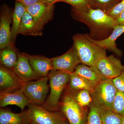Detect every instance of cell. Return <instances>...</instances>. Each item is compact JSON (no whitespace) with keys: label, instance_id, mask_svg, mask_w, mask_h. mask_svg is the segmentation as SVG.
<instances>
[{"label":"cell","instance_id":"obj_32","mask_svg":"<svg viewBox=\"0 0 124 124\" xmlns=\"http://www.w3.org/2000/svg\"><path fill=\"white\" fill-rule=\"evenodd\" d=\"M124 25V10L115 20V27L117 26Z\"/></svg>","mask_w":124,"mask_h":124},{"label":"cell","instance_id":"obj_21","mask_svg":"<svg viewBox=\"0 0 124 124\" xmlns=\"http://www.w3.org/2000/svg\"><path fill=\"white\" fill-rule=\"evenodd\" d=\"M18 52L14 44L11 43L0 51L1 65L13 70L18 59Z\"/></svg>","mask_w":124,"mask_h":124},{"label":"cell","instance_id":"obj_18","mask_svg":"<svg viewBox=\"0 0 124 124\" xmlns=\"http://www.w3.org/2000/svg\"><path fill=\"white\" fill-rule=\"evenodd\" d=\"M72 73L84 78L96 84L107 79L102 75L96 67L89 66L82 63L78 65Z\"/></svg>","mask_w":124,"mask_h":124},{"label":"cell","instance_id":"obj_14","mask_svg":"<svg viewBox=\"0 0 124 124\" xmlns=\"http://www.w3.org/2000/svg\"><path fill=\"white\" fill-rule=\"evenodd\" d=\"M31 103L22 88L11 93L0 92V108L8 105H15L20 108L22 111L25 107Z\"/></svg>","mask_w":124,"mask_h":124},{"label":"cell","instance_id":"obj_7","mask_svg":"<svg viewBox=\"0 0 124 124\" xmlns=\"http://www.w3.org/2000/svg\"><path fill=\"white\" fill-rule=\"evenodd\" d=\"M28 110L32 121L38 124H69L60 111H50L41 105L31 103Z\"/></svg>","mask_w":124,"mask_h":124},{"label":"cell","instance_id":"obj_22","mask_svg":"<svg viewBox=\"0 0 124 124\" xmlns=\"http://www.w3.org/2000/svg\"><path fill=\"white\" fill-rule=\"evenodd\" d=\"M69 83L68 86L72 90H87L90 92L93 91L97 85L84 78L73 73L71 74Z\"/></svg>","mask_w":124,"mask_h":124},{"label":"cell","instance_id":"obj_19","mask_svg":"<svg viewBox=\"0 0 124 124\" xmlns=\"http://www.w3.org/2000/svg\"><path fill=\"white\" fill-rule=\"evenodd\" d=\"M24 35L40 36L42 35L33 17L26 10L23 17L18 32Z\"/></svg>","mask_w":124,"mask_h":124},{"label":"cell","instance_id":"obj_24","mask_svg":"<svg viewBox=\"0 0 124 124\" xmlns=\"http://www.w3.org/2000/svg\"><path fill=\"white\" fill-rule=\"evenodd\" d=\"M90 7L101 10L105 13L110 10L121 0H89Z\"/></svg>","mask_w":124,"mask_h":124},{"label":"cell","instance_id":"obj_2","mask_svg":"<svg viewBox=\"0 0 124 124\" xmlns=\"http://www.w3.org/2000/svg\"><path fill=\"white\" fill-rule=\"evenodd\" d=\"M72 39L73 45L82 64L95 66L100 59L107 56L106 50L89 40L85 34H75Z\"/></svg>","mask_w":124,"mask_h":124},{"label":"cell","instance_id":"obj_33","mask_svg":"<svg viewBox=\"0 0 124 124\" xmlns=\"http://www.w3.org/2000/svg\"><path fill=\"white\" fill-rule=\"evenodd\" d=\"M61 0H41L42 2L49 5H53L57 2H60Z\"/></svg>","mask_w":124,"mask_h":124},{"label":"cell","instance_id":"obj_10","mask_svg":"<svg viewBox=\"0 0 124 124\" xmlns=\"http://www.w3.org/2000/svg\"><path fill=\"white\" fill-rule=\"evenodd\" d=\"M95 67L106 78L112 79L124 70L121 61L113 55L106 56L100 59Z\"/></svg>","mask_w":124,"mask_h":124},{"label":"cell","instance_id":"obj_12","mask_svg":"<svg viewBox=\"0 0 124 124\" xmlns=\"http://www.w3.org/2000/svg\"><path fill=\"white\" fill-rule=\"evenodd\" d=\"M13 12L5 5L2 6L0 14V49H2L11 42V28Z\"/></svg>","mask_w":124,"mask_h":124},{"label":"cell","instance_id":"obj_27","mask_svg":"<svg viewBox=\"0 0 124 124\" xmlns=\"http://www.w3.org/2000/svg\"><path fill=\"white\" fill-rule=\"evenodd\" d=\"M112 110L122 116H124V92L117 91Z\"/></svg>","mask_w":124,"mask_h":124},{"label":"cell","instance_id":"obj_3","mask_svg":"<svg viewBox=\"0 0 124 124\" xmlns=\"http://www.w3.org/2000/svg\"><path fill=\"white\" fill-rule=\"evenodd\" d=\"M71 74L53 70L48 77L50 92L42 106L50 111H59L60 98L70 81Z\"/></svg>","mask_w":124,"mask_h":124},{"label":"cell","instance_id":"obj_1","mask_svg":"<svg viewBox=\"0 0 124 124\" xmlns=\"http://www.w3.org/2000/svg\"><path fill=\"white\" fill-rule=\"evenodd\" d=\"M72 17L77 21L87 25L90 32L89 37L100 40L107 38L115 28V19L104 11L91 7L85 9L72 7Z\"/></svg>","mask_w":124,"mask_h":124},{"label":"cell","instance_id":"obj_8","mask_svg":"<svg viewBox=\"0 0 124 124\" xmlns=\"http://www.w3.org/2000/svg\"><path fill=\"white\" fill-rule=\"evenodd\" d=\"M53 70L72 74L81 62L74 46L62 55L51 58Z\"/></svg>","mask_w":124,"mask_h":124},{"label":"cell","instance_id":"obj_34","mask_svg":"<svg viewBox=\"0 0 124 124\" xmlns=\"http://www.w3.org/2000/svg\"><path fill=\"white\" fill-rule=\"evenodd\" d=\"M122 124H124V116H122Z\"/></svg>","mask_w":124,"mask_h":124},{"label":"cell","instance_id":"obj_35","mask_svg":"<svg viewBox=\"0 0 124 124\" xmlns=\"http://www.w3.org/2000/svg\"><path fill=\"white\" fill-rule=\"evenodd\" d=\"M31 124H37V123H35V122H32Z\"/></svg>","mask_w":124,"mask_h":124},{"label":"cell","instance_id":"obj_6","mask_svg":"<svg viewBox=\"0 0 124 124\" xmlns=\"http://www.w3.org/2000/svg\"><path fill=\"white\" fill-rule=\"evenodd\" d=\"M49 82L48 77L46 76L24 83L22 89L31 103L41 106L44 104L50 89Z\"/></svg>","mask_w":124,"mask_h":124},{"label":"cell","instance_id":"obj_15","mask_svg":"<svg viewBox=\"0 0 124 124\" xmlns=\"http://www.w3.org/2000/svg\"><path fill=\"white\" fill-rule=\"evenodd\" d=\"M124 33V25L117 26L115 28L112 32L107 38L100 40L93 39L89 37L88 34H85L86 38L91 42L106 50L112 51L115 54L120 57L122 52L116 46V40L120 36Z\"/></svg>","mask_w":124,"mask_h":124},{"label":"cell","instance_id":"obj_36","mask_svg":"<svg viewBox=\"0 0 124 124\" xmlns=\"http://www.w3.org/2000/svg\"></svg>","mask_w":124,"mask_h":124},{"label":"cell","instance_id":"obj_5","mask_svg":"<svg viewBox=\"0 0 124 124\" xmlns=\"http://www.w3.org/2000/svg\"><path fill=\"white\" fill-rule=\"evenodd\" d=\"M117 91L112 79L102 80L90 92L92 103L99 110L107 108L112 110Z\"/></svg>","mask_w":124,"mask_h":124},{"label":"cell","instance_id":"obj_30","mask_svg":"<svg viewBox=\"0 0 124 124\" xmlns=\"http://www.w3.org/2000/svg\"><path fill=\"white\" fill-rule=\"evenodd\" d=\"M112 80L117 91L124 93V70L119 76Z\"/></svg>","mask_w":124,"mask_h":124},{"label":"cell","instance_id":"obj_23","mask_svg":"<svg viewBox=\"0 0 124 124\" xmlns=\"http://www.w3.org/2000/svg\"><path fill=\"white\" fill-rule=\"evenodd\" d=\"M99 110L103 124H122V116L112 110L104 108Z\"/></svg>","mask_w":124,"mask_h":124},{"label":"cell","instance_id":"obj_11","mask_svg":"<svg viewBox=\"0 0 124 124\" xmlns=\"http://www.w3.org/2000/svg\"><path fill=\"white\" fill-rule=\"evenodd\" d=\"M16 75L24 83L37 80L42 77L36 73L31 67L25 53L18 52V59L13 70Z\"/></svg>","mask_w":124,"mask_h":124},{"label":"cell","instance_id":"obj_31","mask_svg":"<svg viewBox=\"0 0 124 124\" xmlns=\"http://www.w3.org/2000/svg\"><path fill=\"white\" fill-rule=\"evenodd\" d=\"M16 1L22 4L25 7L32 5L39 2H42L41 0H16Z\"/></svg>","mask_w":124,"mask_h":124},{"label":"cell","instance_id":"obj_29","mask_svg":"<svg viewBox=\"0 0 124 124\" xmlns=\"http://www.w3.org/2000/svg\"><path fill=\"white\" fill-rule=\"evenodd\" d=\"M124 10V0H121L115 6L106 13L115 20Z\"/></svg>","mask_w":124,"mask_h":124},{"label":"cell","instance_id":"obj_16","mask_svg":"<svg viewBox=\"0 0 124 124\" xmlns=\"http://www.w3.org/2000/svg\"><path fill=\"white\" fill-rule=\"evenodd\" d=\"M28 109L15 113L9 109L0 108V124H31Z\"/></svg>","mask_w":124,"mask_h":124},{"label":"cell","instance_id":"obj_17","mask_svg":"<svg viewBox=\"0 0 124 124\" xmlns=\"http://www.w3.org/2000/svg\"><path fill=\"white\" fill-rule=\"evenodd\" d=\"M27 54L32 68L41 77L48 76L50 71L53 70L51 58L43 55Z\"/></svg>","mask_w":124,"mask_h":124},{"label":"cell","instance_id":"obj_13","mask_svg":"<svg viewBox=\"0 0 124 124\" xmlns=\"http://www.w3.org/2000/svg\"><path fill=\"white\" fill-rule=\"evenodd\" d=\"M24 83L13 70L0 65V92L11 93L23 88Z\"/></svg>","mask_w":124,"mask_h":124},{"label":"cell","instance_id":"obj_4","mask_svg":"<svg viewBox=\"0 0 124 124\" xmlns=\"http://www.w3.org/2000/svg\"><path fill=\"white\" fill-rule=\"evenodd\" d=\"M60 102L59 111L66 118L69 124H86V108L83 107L76 100L74 91L66 87Z\"/></svg>","mask_w":124,"mask_h":124},{"label":"cell","instance_id":"obj_26","mask_svg":"<svg viewBox=\"0 0 124 124\" xmlns=\"http://www.w3.org/2000/svg\"><path fill=\"white\" fill-rule=\"evenodd\" d=\"M89 107L86 124H103L99 110L93 103Z\"/></svg>","mask_w":124,"mask_h":124},{"label":"cell","instance_id":"obj_9","mask_svg":"<svg viewBox=\"0 0 124 124\" xmlns=\"http://www.w3.org/2000/svg\"><path fill=\"white\" fill-rule=\"evenodd\" d=\"M25 8L32 16L38 28L42 31L45 25L53 18L54 5H48L40 2Z\"/></svg>","mask_w":124,"mask_h":124},{"label":"cell","instance_id":"obj_25","mask_svg":"<svg viewBox=\"0 0 124 124\" xmlns=\"http://www.w3.org/2000/svg\"><path fill=\"white\" fill-rule=\"evenodd\" d=\"M74 92L76 100L81 106L87 108L92 103V99L90 91L87 90L75 91Z\"/></svg>","mask_w":124,"mask_h":124},{"label":"cell","instance_id":"obj_28","mask_svg":"<svg viewBox=\"0 0 124 124\" xmlns=\"http://www.w3.org/2000/svg\"><path fill=\"white\" fill-rule=\"evenodd\" d=\"M60 2H66L76 8L85 9L91 7L89 0H61Z\"/></svg>","mask_w":124,"mask_h":124},{"label":"cell","instance_id":"obj_20","mask_svg":"<svg viewBox=\"0 0 124 124\" xmlns=\"http://www.w3.org/2000/svg\"><path fill=\"white\" fill-rule=\"evenodd\" d=\"M25 6L22 4L16 1L12 15V26L11 28V42L14 44L23 17L26 11Z\"/></svg>","mask_w":124,"mask_h":124}]
</instances>
